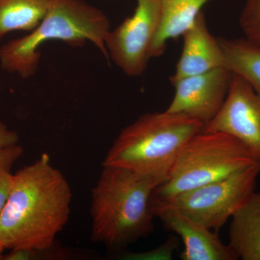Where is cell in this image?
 Here are the masks:
<instances>
[{
	"label": "cell",
	"instance_id": "cell-5",
	"mask_svg": "<svg viewBox=\"0 0 260 260\" xmlns=\"http://www.w3.org/2000/svg\"><path fill=\"white\" fill-rule=\"evenodd\" d=\"M257 162L260 161L251 150L232 135L221 132H200L181 148L170 175L155 188L152 198L167 201Z\"/></svg>",
	"mask_w": 260,
	"mask_h": 260
},
{
	"label": "cell",
	"instance_id": "cell-19",
	"mask_svg": "<svg viewBox=\"0 0 260 260\" xmlns=\"http://www.w3.org/2000/svg\"><path fill=\"white\" fill-rule=\"evenodd\" d=\"M18 140L16 132L10 129L6 124L0 121V150L9 145L18 144Z\"/></svg>",
	"mask_w": 260,
	"mask_h": 260
},
{
	"label": "cell",
	"instance_id": "cell-11",
	"mask_svg": "<svg viewBox=\"0 0 260 260\" xmlns=\"http://www.w3.org/2000/svg\"><path fill=\"white\" fill-rule=\"evenodd\" d=\"M183 49L171 83L191 75L202 74L225 67L223 50L218 39L210 34L203 12L194 24L184 32Z\"/></svg>",
	"mask_w": 260,
	"mask_h": 260
},
{
	"label": "cell",
	"instance_id": "cell-16",
	"mask_svg": "<svg viewBox=\"0 0 260 260\" xmlns=\"http://www.w3.org/2000/svg\"><path fill=\"white\" fill-rule=\"evenodd\" d=\"M23 154V148L18 144L0 150V213L4 208L13 189L15 174L12 168Z\"/></svg>",
	"mask_w": 260,
	"mask_h": 260
},
{
	"label": "cell",
	"instance_id": "cell-4",
	"mask_svg": "<svg viewBox=\"0 0 260 260\" xmlns=\"http://www.w3.org/2000/svg\"><path fill=\"white\" fill-rule=\"evenodd\" d=\"M204 125L181 113H147L121 130L102 167L128 169L160 185L170 175L181 148Z\"/></svg>",
	"mask_w": 260,
	"mask_h": 260
},
{
	"label": "cell",
	"instance_id": "cell-20",
	"mask_svg": "<svg viewBox=\"0 0 260 260\" xmlns=\"http://www.w3.org/2000/svg\"><path fill=\"white\" fill-rule=\"evenodd\" d=\"M4 250L5 248L0 244V260L3 259V257H4V255H3V251H4Z\"/></svg>",
	"mask_w": 260,
	"mask_h": 260
},
{
	"label": "cell",
	"instance_id": "cell-8",
	"mask_svg": "<svg viewBox=\"0 0 260 260\" xmlns=\"http://www.w3.org/2000/svg\"><path fill=\"white\" fill-rule=\"evenodd\" d=\"M202 131L232 135L260 161V93L242 77L233 73L221 109Z\"/></svg>",
	"mask_w": 260,
	"mask_h": 260
},
{
	"label": "cell",
	"instance_id": "cell-2",
	"mask_svg": "<svg viewBox=\"0 0 260 260\" xmlns=\"http://www.w3.org/2000/svg\"><path fill=\"white\" fill-rule=\"evenodd\" d=\"M156 181L123 168L103 166L91 191V241L120 251L154 230Z\"/></svg>",
	"mask_w": 260,
	"mask_h": 260
},
{
	"label": "cell",
	"instance_id": "cell-12",
	"mask_svg": "<svg viewBox=\"0 0 260 260\" xmlns=\"http://www.w3.org/2000/svg\"><path fill=\"white\" fill-rule=\"evenodd\" d=\"M229 237L238 259L260 260V193L253 192L233 215Z\"/></svg>",
	"mask_w": 260,
	"mask_h": 260
},
{
	"label": "cell",
	"instance_id": "cell-15",
	"mask_svg": "<svg viewBox=\"0 0 260 260\" xmlns=\"http://www.w3.org/2000/svg\"><path fill=\"white\" fill-rule=\"evenodd\" d=\"M225 67L246 80L260 93V49L246 39H218Z\"/></svg>",
	"mask_w": 260,
	"mask_h": 260
},
{
	"label": "cell",
	"instance_id": "cell-7",
	"mask_svg": "<svg viewBox=\"0 0 260 260\" xmlns=\"http://www.w3.org/2000/svg\"><path fill=\"white\" fill-rule=\"evenodd\" d=\"M126 18L105 39L109 59L129 77L141 76L150 59V47L160 20V0H136Z\"/></svg>",
	"mask_w": 260,
	"mask_h": 260
},
{
	"label": "cell",
	"instance_id": "cell-3",
	"mask_svg": "<svg viewBox=\"0 0 260 260\" xmlns=\"http://www.w3.org/2000/svg\"><path fill=\"white\" fill-rule=\"evenodd\" d=\"M110 30L107 15L84 0H51L37 28L0 47V66L23 79L32 78L39 70L41 47L49 41H60L73 47L91 42L109 59L105 39Z\"/></svg>",
	"mask_w": 260,
	"mask_h": 260
},
{
	"label": "cell",
	"instance_id": "cell-9",
	"mask_svg": "<svg viewBox=\"0 0 260 260\" xmlns=\"http://www.w3.org/2000/svg\"><path fill=\"white\" fill-rule=\"evenodd\" d=\"M232 77L230 70L220 67L174 82L175 94L166 111L186 114L207 124L221 109Z\"/></svg>",
	"mask_w": 260,
	"mask_h": 260
},
{
	"label": "cell",
	"instance_id": "cell-6",
	"mask_svg": "<svg viewBox=\"0 0 260 260\" xmlns=\"http://www.w3.org/2000/svg\"><path fill=\"white\" fill-rule=\"evenodd\" d=\"M259 174L260 162H255L227 177L186 191L167 201L152 198L153 208L174 210L218 232L255 191Z\"/></svg>",
	"mask_w": 260,
	"mask_h": 260
},
{
	"label": "cell",
	"instance_id": "cell-18",
	"mask_svg": "<svg viewBox=\"0 0 260 260\" xmlns=\"http://www.w3.org/2000/svg\"><path fill=\"white\" fill-rule=\"evenodd\" d=\"M239 25L244 39L260 49V0H245Z\"/></svg>",
	"mask_w": 260,
	"mask_h": 260
},
{
	"label": "cell",
	"instance_id": "cell-14",
	"mask_svg": "<svg viewBox=\"0 0 260 260\" xmlns=\"http://www.w3.org/2000/svg\"><path fill=\"white\" fill-rule=\"evenodd\" d=\"M51 0H0V40L13 31L30 32L47 14Z\"/></svg>",
	"mask_w": 260,
	"mask_h": 260
},
{
	"label": "cell",
	"instance_id": "cell-17",
	"mask_svg": "<svg viewBox=\"0 0 260 260\" xmlns=\"http://www.w3.org/2000/svg\"><path fill=\"white\" fill-rule=\"evenodd\" d=\"M73 251L69 248L59 246L57 243L54 245L44 249H12L11 252L4 256L5 260H63L73 256Z\"/></svg>",
	"mask_w": 260,
	"mask_h": 260
},
{
	"label": "cell",
	"instance_id": "cell-1",
	"mask_svg": "<svg viewBox=\"0 0 260 260\" xmlns=\"http://www.w3.org/2000/svg\"><path fill=\"white\" fill-rule=\"evenodd\" d=\"M72 190L47 153L15 174L13 189L0 213V244L7 249H44L69 220Z\"/></svg>",
	"mask_w": 260,
	"mask_h": 260
},
{
	"label": "cell",
	"instance_id": "cell-10",
	"mask_svg": "<svg viewBox=\"0 0 260 260\" xmlns=\"http://www.w3.org/2000/svg\"><path fill=\"white\" fill-rule=\"evenodd\" d=\"M155 217L161 220L167 230L180 236L184 249L183 260H237V256L229 244L220 240L218 233L195 223L174 210L154 208Z\"/></svg>",
	"mask_w": 260,
	"mask_h": 260
},
{
	"label": "cell",
	"instance_id": "cell-13",
	"mask_svg": "<svg viewBox=\"0 0 260 260\" xmlns=\"http://www.w3.org/2000/svg\"><path fill=\"white\" fill-rule=\"evenodd\" d=\"M210 0H160V20L150 47V58L164 54L167 43L177 39L194 24Z\"/></svg>",
	"mask_w": 260,
	"mask_h": 260
}]
</instances>
